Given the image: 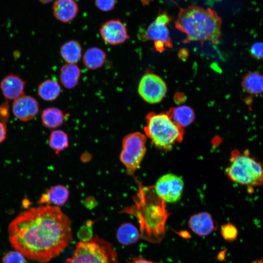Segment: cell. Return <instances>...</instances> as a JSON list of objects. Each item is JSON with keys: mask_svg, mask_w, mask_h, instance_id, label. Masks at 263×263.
<instances>
[{"mask_svg": "<svg viewBox=\"0 0 263 263\" xmlns=\"http://www.w3.org/2000/svg\"><path fill=\"white\" fill-rule=\"evenodd\" d=\"M11 245L26 258L46 263L72 240L71 223L57 206H41L20 213L8 226Z\"/></svg>", "mask_w": 263, "mask_h": 263, "instance_id": "obj_1", "label": "cell"}, {"mask_svg": "<svg viewBox=\"0 0 263 263\" xmlns=\"http://www.w3.org/2000/svg\"><path fill=\"white\" fill-rule=\"evenodd\" d=\"M152 189L140 187L134 198V204L124 209L122 212L135 216L139 224L142 237L156 243L160 242L164 236L168 213L165 207V202L157 195L156 197L152 196Z\"/></svg>", "mask_w": 263, "mask_h": 263, "instance_id": "obj_2", "label": "cell"}, {"mask_svg": "<svg viewBox=\"0 0 263 263\" xmlns=\"http://www.w3.org/2000/svg\"><path fill=\"white\" fill-rule=\"evenodd\" d=\"M222 19L210 8L189 6L181 8L175 23L177 29L186 35V42L211 41L217 44L221 36Z\"/></svg>", "mask_w": 263, "mask_h": 263, "instance_id": "obj_3", "label": "cell"}, {"mask_svg": "<svg viewBox=\"0 0 263 263\" xmlns=\"http://www.w3.org/2000/svg\"><path fill=\"white\" fill-rule=\"evenodd\" d=\"M144 128L146 135L156 148L170 150L181 142L184 137L183 128L175 123L168 113H149Z\"/></svg>", "mask_w": 263, "mask_h": 263, "instance_id": "obj_4", "label": "cell"}, {"mask_svg": "<svg viewBox=\"0 0 263 263\" xmlns=\"http://www.w3.org/2000/svg\"><path fill=\"white\" fill-rule=\"evenodd\" d=\"M225 172L231 181L238 184L249 188L263 186V164L252 157L248 150L242 153L237 149L231 151Z\"/></svg>", "mask_w": 263, "mask_h": 263, "instance_id": "obj_5", "label": "cell"}, {"mask_svg": "<svg viewBox=\"0 0 263 263\" xmlns=\"http://www.w3.org/2000/svg\"><path fill=\"white\" fill-rule=\"evenodd\" d=\"M66 263H118L113 244L98 236L78 242Z\"/></svg>", "mask_w": 263, "mask_h": 263, "instance_id": "obj_6", "label": "cell"}, {"mask_svg": "<svg viewBox=\"0 0 263 263\" xmlns=\"http://www.w3.org/2000/svg\"><path fill=\"white\" fill-rule=\"evenodd\" d=\"M146 136L140 132H132L124 137L120 159L129 175H133L140 167L146 152Z\"/></svg>", "mask_w": 263, "mask_h": 263, "instance_id": "obj_7", "label": "cell"}, {"mask_svg": "<svg viewBox=\"0 0 263 263\" xmlns=\"http://www.w3.org/2000/svg\"><path fill=\"white\" fill-rule=\"evenodd\" d=\"M169 21L170 18L167 14H160L140 36L146 40L153 41L158 51H163L167 47L170 48L172 43L167 26Z\"/></svg>", "mask_w": 263, "mask_h": 263, "instance_id": "obj_8", "label": "cell"}, {"mask_svg": "<svg viewBox=\"0 0 263 263\" xmlns=\"http://www.w3.org/2000/svg\"><path fill=\"white\" fill-rule=\"evenodd\" d=\"M184 186L181 177L169 173L161 176L153 187L156 195L165 202L175 203L181 198Z\"/></svg>", "mask_w": 263, "mask_h": 263, "instance_id": "obj_9", "label": "cell"}, {"mask_svg": "<svg viewBox=\"0 0 263 263\" xmlns=\"http://www.w3.org/2000/svg\"><path fill=\"white\" fill-rule=\"evenodd\" d=\"M165 81L159 76L147 73L141 78L138 86V93L146 102L150 104L160 102L167 92Z\"/></svg>", "mask_w": 263, "mask_h": 263, "instance_id": "obj_10", "label": "cell"}, {"mask_svg": "<svg viewBox=\"0 0 263 263\" xmlns=\"http://www.w3.org/2000/svg\"><path fill=\"white\" fill-rule=\"evenodd\" d=\"M103 40L110 45L124 43L129 38L126 25L119 19H111L102 24L99 30Z\"/></svg>", "mask_w": 263, "mask_h": 263, "instance_id": "obj_11", "label": "cell"}, {"mask_svg": "<svg viewBox=\"0 0 263 263\" xmlns=\"http://www.w3.org/2000/svg\"><path fill=\"white\" fill-rule=\"evenodd\" d=\"M12 109L16 118L26 122L33 119L38 114L39 107L34 97L23 94L13 101Z\"/></svg>", "mask_w": 263, "mask_h": 263, "instance_id": "obj_12", "label": "cell"}, {"mask_svg": "<svg viewBox=\"0 0 263 263\" xmlns=\"http://www.w3.org/2000/svg\"><path fill=\"white\" fill-rule=\"evenodd\" d=\"M26 82L18 75L10 74L0 82V89L6 100H15L24 94Z\"/></svg>", "mask_w": 263, "mask_h": 263, "instance_id": "obj_13", "label": "cell"}, {"mask_svg": "<svg viewBox=\"0 0 263 263\" xmlns=\"http://www.w3.org/2000/svg\"><path fill=\"white\" fill-rule=\"evenodd\" d=\"M188 225L191 230L199 236H207L217 228V224L211 215L207 212L195 214L190 217Z\"/></svg>", "mask_w": 263, "mask_h": 263, "instance_id": "obj_14", "label": "cell"}, {"mask_svg": "<svg viewBox=\"0 0 263 263\" xmlns=\"http://www.w3.org/2000/svg\"><path fill=\"white\" fill-rule=\"evenodd\" d=\"M53 9L55 17L65 23L72 20L78 12L77 5L74 0H56Z\"/></svg>", "mask_w": 263, "mask_h": 263, "instance_id": "obj_15", "label": "cell"}, {"mask_svg": "<svg viewBox=\"0 0 263 263\" xmlns=\"http://www.w3.org/2000/svg\"><path fill=\"white\" fill-rule=\"evenodd\" d=\"M69 196L68 189L63 185H56L50 188L43 193L38 201V204L54 205L57 206L64 205Z\"/></svg>", "mask_w": 263, "mask_h": 263, "instance_id": "obj_16", "label": "cell"}, {"mask_svg": "<svg viewBox=\"0 0 263 263\" xmlns=\"http://www.w3.org/2000/svg\"><path fill=\"white\" fill-rule=\"evenodd\" d=\"M80 76V69L76 64L66 63L60 68L59 81L67 89L75 88L77 85Z\"/></svg>", "mask_w": 263, "mask_h": 263, "instance_id": "obj_17", "label": "cell"}, {"mask_svg": "<svg viewBox=\"0 0 263 263\" xmlns=\"http://www.w3.org/2000/svg\"><path fill=\"white\" fill-rule=\"evenodd\" d=\"M106 52L98 47L88 48L82 56L84 65L88 69L95 70L101 68L106 60Z\"/></svg>", "mask_w": 263, "mask_h": 263, "instance_id": "obj_18", "label": "cell"}, {"mask_svg": "<svg viewBox=\"0 0 263 263\" xmlns=\"http://www.w3.org/2000/svg\"><path fill=\"white\" fill-rule=\"evenodd\" d=\"M59 52L66 63L76 64L82 56L81 44L75 40H70L64 42L60 46Z\"/></svg>", "mask_w": 263, "mask_h": 263, "instance_id": "obj_19", "label": "cell"}, {"mask_svg": "<svg viewBox=\"0 0 263 263\" xmlns=\"http://www.w3.org/2000/svg\"><path fill=\"white\" fill-rule=\"evenodd\" d=\"M167 113L175 123L183 128L189 126L195 118L193 110L185 105L170 108Z\"/></svg>", "mask_w": 263, "mask_h": 263, "instance_id": "obj_20", "label": "cell"}, {"mask_svg": "<svg viewBox=\"0 0 263 263\" xmlns=\"http://www.w3.org/2000/svg\"><path fill=\"white\" fill-rule=\"evenodd\" d=\"M42 125L50 129L57 128L63 124L65 115L60 109L52 107L44 109L41 114Z\"/></svg>", "mask_w": 263, "mask_h": 263, "instance_id": "obj_21", "label": "cell"}, {"mask_svg": "<svg viewBox=\"0 0 263 263\" xmlns=\"http://www.w3.org/2000/svg\"><path fill=\"white\" fill-rule=\"evenodd\" d=\"M116 237L119 243L128 245L134 244L138 241L140 233L133 225L125 223L121 225L118 228Z\"/></svg>", "mask_w": 263, "mask_h": 263, "instance_id": "obj_22", "label": "cell"}, {"mask_svg": "<svg viewBox=\"0 0 263 263\" xmlns=\"http://www.w3.org/2000/svg\"><path fill=\"white\" fill-rule=\"evenodd\" d=\"M37 92L39 96L43 100L52 101L60 95L61 87L56 80L48 79L38 85Z\"/></svg>", "mask_w": 263, "mask_h": 263, "instance_id": "obj_23", "label": "cell"}, {"mask_svg": "<svg viewBox=\"0 0 263 263\" xmlns=\"http://www.w3.org/2000/svg\"><path fill=\"white\" fill-rule=\"evenodd\" d=\"M242 86L250 94H260L263 92V75L259 72H250L243 78Z\"/></svg>", "mask_w": 263, "mask_h": 263, "instance_id": "obj_24", "label": "cell"}, {"mask_svg": "<svg viewBox=\"0 0 263 263\" xmlns=\"http://www.w3.org/2000/svg\"><path fill=\"white\" fill-rule=\"evenodd\" d=\"M49 144L56 154L59 153L69 146L67 134L64 131L56 130L51 132L49 139Z\"/></svg>", "mask_w": 263, "mask_h": 263, "instance_id": "obj_25", "label": "cell"}, {"mask_svg": "<svg viewBox=\"0 0 263 263\" xmlns=\"http://www.w3.org/2000/svg\"><path fill=\"white\" fill-rule=\"evenodd\" d=\"M221 232L223 238L229 242L235 240L238 234L237 227L230 223L224 225L221 227Z\"/></svg>", "mask_w": 263, "mask_h": 263, "instance_id": "obj_26", "label": "cell"}, {"mask_svg": "<svg viewBox=\"0 0 263 263\" xmlns=\"http://www.w3.org/2000/svg\"><path fill=\"white\" fill-rule=\"evenodd\" d=\"M2 261V263H26L25 257L16 250L7 252Z\"/></svg>", "mask_w": 263, "mask_h": 263, "instance_id": "obj_27", "label": "cell"}, {"mask_svg": "<svg viewBox=\"0 0 263 263\" xmlns=\"http://www.w3.org/2000/svg\"><path fill=\"white\" fill-rule=\"evenodd\" d=\"M251 56L258 59H263V43L258 42L254 43L250 49Z\"/></svg>", "mask_w": 263, "mask_h": 263, "instance_id": "obj_28", "label": "cell"}, {"mask_svg": "<svg viewBox=\"0 0 263 263\" xmlns=\"http://www.w3.org/2000/svg\"><path fill=\"white\" fill-rule=\"evenodd\" d=\"M97 7L102 11H109L114 7L116 0H95Z\"/></svg>", "mask_w": 263, "mask_h": 263, "instance_id": "obj_29", "label": "cell"}, {"mask_svg": "<svg viewBox=\"0 0 263 263\" xmlns=\"http://www.w3.org/2000/svg\"><path fill=\"white\" fill-rule=\"evenodd\" d=\"M9 104L7 101L2 103L0 105V119L5 124L9 116Z\"/></svg>", "mask_w": 263, "mask_h": 263, "instance_id": "obj_30", "label": "cell"}, {"mask_svg": "<svg viewBox=\"0 0 263 263\" xmlns=\"http://www.w3.org/2000/svg\"><path fill=\"white\" fill-rule=\"evenodd\" d=\"M6 135V129L5 124L0 121V143L4 140Z\"/></svg>", "mask_w": 263, "mask_h": 263, "instance_id": "obj_31", "label": "cell"}, {"mask_svg": "<svg viewBox=\"0 0 263 263\" xmlns=\"http://www.w3.org/2000/svg\"><path fill=\"white\" fill-rule=\"evenodd\" d=\"M130 263H155L150 261L147 260L142 258H135L132 259Z\"/></svg>", "mask_w": 263, "mask_h": 263, "instance_id": "obj_32", "label": "cell"}, {"mask_svg": "<svg viewBox=\"0 0 263 263\" xmlns=\"http://www.w3.org/2000/svg\"><path fill=\"white\" fill-rule=\"evenodd\" d=\"M43 3H48L51 2L53 0H39Z\"/></svg>", "mask_w": 263, "mask_h": 263, "instance_id": "obj_33", "label": "cell"}]
</instances>
